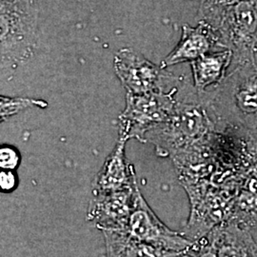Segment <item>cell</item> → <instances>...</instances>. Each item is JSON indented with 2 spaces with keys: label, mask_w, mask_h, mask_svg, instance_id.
Wrapping results in <instances>:
<instances>
[{
  "label": "cell",
  "mask_w": 257,
  "mask_h": 257,
  "mask_svg": "<svg viewBox=\"0 0 257 257\" xmlns=\"http://www.w3.org/2000/svg\"><path fill=\"white\" fill-rule=\"evenodd\" d=\"M219 47L218 38L214 30L205 22H198L196 27L184 25L182 35L175 49L161 62V67L167 69L170 66L184 62L192 63L194 60L210 54Z\"/></svg>",
  "instance_id": "obj_10"
},
{
  "label": "cell",
  "mask_w": 257,
  "mask_h": 257,
  "mask_svg": "<svg viewBox=\"0 0 257 257\" xmlns=\"http://www.w3.org/2000/svg\"><path fill=\"white\" fill-rule=\"evenodd\" d=\"M139 193L137 184L125 190L93 194L88 207L87 220L101 231H125Z\"/></svg>",
  "instance_id": "obj_8"
},
{
  "label": "cell",
  "mask_w": 257,
  "mask_h": 257,
  "mask_svg": "<svg viewBox=\"0 0 257 257\" xmlns=\"http://www.w3.org/2000/svg\"><path fill=\"white\" fill-rule=\"evenodd\" d=\"M182 257H217L216 250L208 236L199 241L193 242V245L186 252L181 255Z\"/></svg>",
  "instance_id": "obj_17"
},
{
  "label": "cell",
  "mask_w": 257,
  "mask_h": 257,
  "mask_svg": "<svg viewBox=\"0 0 257 257\" xmlns=\"http://www.w3.org/2000/svg\"><path fill=\"white\" fill-rule=\"evenodd\" d=\"M179 257H182V256H179Z\"/></svg>",
  "instance_id": "obj_21"
},
{
  "label": "cell",
  "mask_w": 257,
  "mask_h": 257,
  "mask_svg": "<svg viewBox=\"0 0 257 257\" xmlns=\"http://www.w3.org/2000/svg\"><path fill=\"white\" fill-rule=\"evenodd\" d=\"M113 66L120 82L128 93L161 92L179 82L174 74L132 49H122L117 52Z\"/></svg>",
  "instance_id": "obj_6"
},
{
  "label": "cell",
  "mask_w": 257,
  "mask_h": 257,
  "mask_svg": "<svg viewBox=\"0 0 257 257\" xmlns=\"http://www.w3.org/2000/svg\"><path fill=\"white\" fill-rule=\"evenodd\" d=\"M216 131L257 128V63L233 66L224 80L210 91L199 92Z\"/></svg>",
  "instance_id": "obj_1"
},
{
  "label": "cell",
  "mask_w": 257,
  "mask_h": 257,
  "mask_svg": "<svg viewBox=\"0 0 257 257\" xmlns=\"http://www.w3.org/2000/svg\"><path fill=\"white\" fill-rule=\"evenodd\" d=\"M180 88L169 91L133 94L127 92L126 107L118 117L119 137L147 142V135L165 123L175 112Z\"/></svg>",
  "instance_id": "obj_4"
},
{
  "label": "cell",
  "mask_w": 257,
  "mask_h": 257,
  "mask_svg": "<svg viewBox=\"0 0 257 257\" xmlns=\"http://www.w3.org/2000/svg\"><path fill=\"white\" fill-rule=\"evenodd\" d=\"M0 186L2 191L9 192L17 186V177L11 171H2L0 174Z\"/></svg>",
  "instance_id": "obj_19"
},
{
  "label": "cell",
  "mask_w": 257,
  "mask_h": 257,
  "mask_svg": "<svg viewBox=\"0 0 257 257\" xmlns=\"http://www.w3.org/2000/svg\"><path fill=\"white\" fill-rule=\"evenodd\" d=\"M124 232L141 242L181 255L193 245L183 233L171 230L156 216L141 192Z\"/></svg>",
  "instance_id": "obj_7"
},
{
  "label": "cell",
  "mask_w": 257,
  "mask_h": 257,
  "mask_svg": "<svg viewBox=\"0 0 257 257\" xmlns=\"http://www.w3.org/2000/svg\"><path fill=\"white\" fill-rule=\"evenodd\" d=\"M242 0H200L197 19L209 24L213 30L218 26L225 14Z\"/></svg>",
  "instance_id": "obj_15"
},
{
  "label": "cell",
  "mask_w": 257,
  "mask_h": 257,
  "mask_svg": "<svg viewBox=\"0 0 257 257\" xmlns=\"http://www.w3.org/2000/svg\"><path fill=\"white\" fill-rule=\"evenodd\" d=\"M102 233L105 240L107 257L181 256V254L133 238L124 231L104 230Z\"/></svg>",
  "instance_id": "obj_13"
},
{
  "label": "cell",
  "mask_w": 257,
  "mask_h": 257,
  "mask_svg": "<svg viewBox=\"0 0 257 257\" xmlns=\"http://www.w3.org/2000/svg\"><path fill=\"white\" fill-rule=\"evenodd\" d=\"M48 103L40 99L23 98V97H0V118L1 122L8 119L19 111L31 107L46 108Z\"/></svg>",
  "instance_id": "obj_16"
},
{
  "label": "cell",
  "mask_w": 257,
  "mask_h": 257,
  "mask_svg": "<svg viewBox=\"0 0 257 257\" xmlns=\"http://www.w3.org/2000/svg\"><path fill=\"white\" fill-rule=\"evenodd\" d=\"M232 63V52L223 50L210 53L191 63L193 87L198 92L208 91L220 84L227 76V71Z\"/></svg>",
  "instance_id": "obj_12"
},
{
  "label": "cell",
  "mask_w": 257,
  "mask_h": 257,
  "mask_svg": "<svg viewBox=\"0 0 257 257\" xmlns=\"http://www.w3.org/2000/svg\"><path fill=\"white\" fill-rule=\"evenodd\" d=\"M127 139L118 137L116 145L106 158L92 182V194L116 192L138 184L135 167L128 162L125 149Z\"/></svg>",
  "instance_id": "obj_9"
},
{
  "label": "cell",
  "mask_w": 257,
  "mask_h": 257,
  "mask_svg": "<svg viewBox=\"0 0 257 257\" xmlns=\"http://www.w3.org/2000/svg\"><path fill=\"white\" fill-rule=\"evenodd\" d=\"M20 156L16 149L10 146H3L0 150V167L4 171H12L19 164Z\"/></svg>",
  "instance_id": "obj_18"
},
{
  "label": "cell",
  "mask_w": 257,
  "mask_h": 257,
  "mask_svg": "<svg viewBox=\"0 0 257 257\" xmlns=\"http://www.w3.org/2000/svg\"><path fill=\"white\" fill-rule=\"evenodd\" d=\"M1 64L18 65L33 55L37 12L35 0H0Z\"/></svg>",
  "instance_id": "obj_3"
},
{
  "label": "cell",
  "mask_w": 257,
  "mask_h": 257,
  "mask_svg": "<svg viewBox=\"0 0 257 257\" xmlns=\"http://www.w3.org/2000/svg\"><path fill=\"white\" fill-rule=\"evenodd\" d=\"M217 257H257V243L247 227L228 221L208 235Z\"/></svg>",
  "instance_id": "obj_11"
},
{
  "label": "cell",
  "mask_w": 257,
  "mask_h": 257,
  "mask_svg": "<svg viewBox=\"0 0 257 257\" xmlns=\"http://www.w3.org/2000/svg\"><path fill=\"white\" fill-rule=\"evenodd\" d=\"M216 132L206 104L194 89L184 93L170 119L152 130L146 139L155 145L157 156L172 158L189 148L210 142Z\"/></svg>",
  "instance_id": "obj_2"
},
{
  "label": "cell",
  "mask_w": 257,
  "mask_h": 257,
  "mask_svg": "<svg viewBox=\"0 0 257 257\" xmlns=\"http://www.w3.org/2000/svg\"><path fill=\"white\" fill-rule=\"evenodd\" d=\"M214 32L219 47L232 52V66L253 60L257 43V0H242L229 10Z\"/></svg>",
  "instance_id": "obj_5"
},
{
  "label": "cell",
  "mask_w": 257,
  "mask_h": 257,
  "mask_svg": "<svg viewBox=\"0 0 257 257\" xmlns=\"http://www.w3.org/2000/svg\"><path fill=\"white\" fill-rule=\"evenodd\" d=\"M254 61L257 63V43L256 46H255V49H254Z\"/></svg>",
  "instance_id": "obj_20"
},
{
  "label": "cell",
  "mask_w": 257,
  "mask_h": 257,
  "mask_svg": "<svg viewBox=\"0 0 257 257\" xmlns=\"http://www.w3.org/2000/svg\"><path fill=\"white\" fill-rule=\"evenodd\" d=\"M229 221L236 222L248 229H257V176L255 175L248 176V178L239 185L231 217Z\"/></svg>",
  "instance_id": "obj_14"
}]
</instances>
